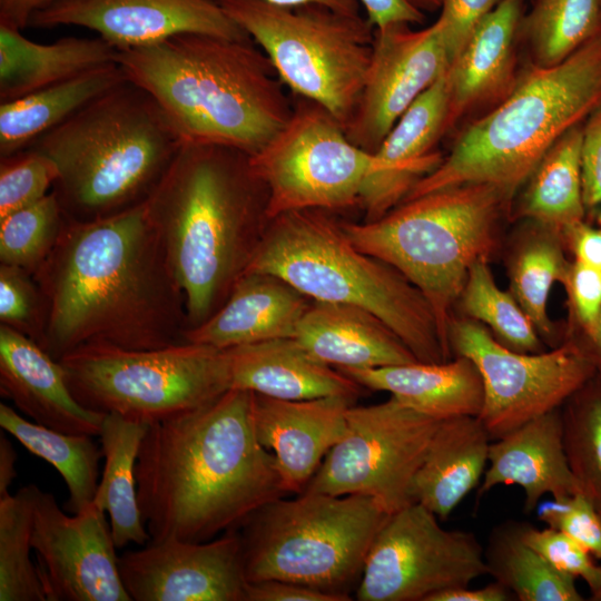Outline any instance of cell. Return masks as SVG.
I'll return each mask as SVG.
<instances>
[{
  "label": "cell",
  "instance_id": "1",
  "mask_svg": "<svg viewBox=\"0 0 601 601\" xmlns=\"http://www.w3.org/2000/svg\"><path fill=\"white\" fill-rule=\"evenodd\" d=\"M32 276L46 308L42 348L57 361L88 344L151 349L186 342L185 297L146 201L96 219L66 216Z\"/></svg>",
  "mask_w": 601,
  "mask_h": 601
},
{
  "label": "cell",
  "instance_id": "2",
  "mask_svg": "<svg viewBox=\"0 0 601 601\" xmlns=\"http://www.w3.org/2000/svg\"><path fill=\"white\" fill-rule=\"evenodd\" d=\"M250 408L252 392L229 388L148 425L136 481L152 541H209L287 493L274 454L255 434Z\"/></svg>",
  "mask_w": 601,
  "mask_h": 601
},
{
  "label": "cell",
  "instance_id": "3",
  "mask_svg": "<svg viewBox=\"0 0 601 601\" xmlns=\"http://www.w3.org/2000/svg\"><path fill=\"white\" fill-rule=\"evenodd\" d=\"M267 199L249 155L194 142L183 144L147 198L185 297L187 329L209 318L245 274L269 220Z\"/></svg>",
  "mask_w": 601,
  "mask_h": 601
},
{
  "label": "cell",
  "instance_id": "4",
  "mask_svg": "<svg viewBox=\"0 0 601 601\" xmlns=\"http://www.w3.org/2000/svg\"><path fill=\"white\" fill-rule=\"evenodd\" d=\"M117 62L157 100L184 142L253 156L293 114L275 68L252 39L183 33L118 51Z\"/></svg>",
  "mask_w": 601,
  "mask_h": 601
},
{
  "label": "cell",
  "instance_id": "5",
  "mask_svg": "<svg viewBox=\"0 0 601 601\" xmlns=\"http://www.w3.org/2000/svg\"><path fill=\"white\" fill-rule=\"evenodd\" d=\"M183 144L157 100L126 79L29 148L57 165L52 191L66 216L89 220L146 201Z\"/></svg>",
  "mask_w": 601,
  "mask_h": 601
},
{
  "label": "cell",
  "instance_id": "6",
  "mask_svg": "<svg viewBox=\"0 0 601 601\" xmlns=\"http://www.w3.org/2000/svg\"><path fill=\"white\" fill-rule=\"evenodd\" d=\"M600 105L599 31L563 61L531 69L403 201L465 184L492 185L510 199L555 141Z\"/></svg>",
  "mask_w": 601,
  "mask_h": 601
},
{
  "label": "cell",
  "instance_id": "7",
  "mask_svg": "<svg viewBox=\"0 0 601 601\" xmlns=\"http://www.w3.org/2000/svg\"><path fill=\"white\" fill-rule=\"evenodd\" d=\"M267 273L312 300L356 305L382 319L418 362L447 357L433 311L397 269L359 250L328 210L270 218L245 273Z\"/></svg>",
  "mask_w": 601,
  "mask_h": 601
},
{
  "label": "cell",
  "instance_id": "8",
  "mask_svg": "<svg viewBox=\"0 0 601 601\" xmlns=\"http://www.w3.org/2000/svg\"><path fill=\"white\" fill-rule=\"evenodd\" d=\"M508 200L492 185L465 184L403 201L372 221H341L359 250L397 269L423 294L449 358L451 309L472 265L494 250Z\"/></svg>",
  "mask_w": 601,
  "mask_h": 601
},
{
  "label": "cell",
  "instance_id": "9",
  "mask_svg": "<svg viewBox=\"0 0 601 601\" xmlns=\"http://www.w3.org/2000/svg\"><path fill=\"white\" fill-rule=\"evenodd\" d=\"M390 515L363 495L302 492L276 499L238 528L247 581H289L349 601Z\"/></svg>",
  "mask_w": 601,
  "mask_h": 601
},
{
  "label": "cell",
  "instance_id": "10",
  "mask_svg": "<svg viewBox=\"0 0 601 601\" xmlns=\"http://www.w3.org/2000/svg\"><path fill=\"white\" fill-rule=\"evenodd\" d=\"M215 1L259 46L294 96L322 105L345 128L371 63L375 28L367 18L323 6Z\"/></svg>",
  "mask_w": 601,
  "mask_h": 601
},
{
  "label": "cell",
  "instance_id": "11",
  "mask_svg": "<svg viewBox=\"0 0 601 601\" xmlns=\"http://www.w3.org/2000/svg\"><path fill=\"white\" fill-rule=\"evenodd\" d=\"M59 362L83 406L148 425L229 390L225 349L190 342L151 349L88 344Z\"/></svg>",
  "mask_w": 601,
  "mask_h": 601
},
{
  "label": "cell",
  "instance_id": "12",
  "mask_svg": "<svg viewBox=\"0 0 601 601\" xmlns=\"http://www.w3.org/2000/svg\"><path fill=\"white\" fill-rule=\"evenodd\" d=\"M249 162L267 189L270 219L293 210L359 205L373 154L355 146L322 105L294 96L289 120Z\"/></svg>",
  "mask_w": 601,
  "mask_h": 601
},
{
  "label": "cell",
  "instance_id": "13",
  "mask_svg": "<svg viewBox=\"0 0 601 601\" xmlns=\"http://www.w3.org/2000/svg\"><path fill=\"white\" fill-rule=\"evenodd\" d=\"M441 420L395 397L351 406L345 431L304 492L363 495L388 513L413 503L412 482Z\"/></svg>",
  "mask_w": 601,
  "mask_h": 601
},
{
  "label": "cell",
  "instance_id": "14",
  "mask_svg": "<svg viewBox=\"0 0 601 601\" xmlns=\"http://www.w3.org/2000/svg\"><path fill=\"white\" fill-rule=\"evenodd\" d=\"M449 344L451 354L470 358L481 374L484 402L477 417L492 440L561 407L597 374L589 353L575 339L546 353H521L476 322L452 318Z\"/></svg>",
  "mask_w": 601,
  "mask_h": 601
},
{
  "label": "cell",
  "instance_id": "15",
  "mask_svg": "<svg viewBox=\"0 0 601 601\" xmlns=\"http://www.w3.org/2000/svg\"><path fill=\"white\" fill-rule=\"evenodd\" d=\"M487 574L484 546L473 532L446 530L413 502L392 513L367 553L355 590L359 601H428Z\"/></svg>",
  "mask_w": 601,
  "mask_h": 601
},
{
  "label": "cell",
  "instance_id": "16",
  "mask_svg": "<svg viewBox=\"0 0 601 601\" xmlns=\"http://www.w3.org/2000/svg\"><path fill=\"white\" fill-rule=\"evenodd\" d=\"M31 545L47 601H132L110 523L93 502L69 516L36 485Z\"/></svg>",
  "mask_w": 601,
  "mask_h": 601
},
{
  "label": "cell",
  "instance_id": "17",
  "mask_svg": "<svg viewBox=\"0 0 601 601\" xmlns=\"http://www.w3.org/2000/svg\"><path fill=\"white\" fill-rule=\"evenodd\" d=\"M450 65L437 20L417 31L408 24L375 29L364 86L344 128L347 138L375 152L398 118Z\"/></svg>",
  "mask_w": 601,
  "mask_h": 601
},
{
  "label": "cell",
  "instance_id": "18",
  "mask_svg": "<svg viewBox=\"0 0 601 601\" xmlns=\"http://www.w3.org/2000/svg\"><path fill=\"white\" fill-rule=\"evenodd\" d=\"M118 564L134 601H246L238 529L206 542L150 540L122 553Z\"/></svg>",
  "mask_w": 601,
  "mask_h": 601
},
{
  "label": "cell",
  "instance_id": "19",
  "mask_svg": "<svg viewBox=\"0 0 601 601\" xmlns=\"http://www.w3.org/2000/svg\"><path fill=\"white\" fill-rule=\"evenodd\" d=\"M75 26L95 31L118 51L183 33L250 39L215 0H55L29 27Z\"/></svg>",
  "mask_w": 601,
  "mask_h": 601
},
{
  "label": "cell",
  "instance_id": "20",
  "mask_svg": "<svg viewBox=\"0 0 601 601\" xmlns=\"http://www.w3.org/2000/svg\"><path fill=\"white\" fill-rule=\"evenodd\" d=\"M450 102L447 69L412 102L373 152L359 196L363 221L378 219L395 208L442 162L434 145L449 125Z\"/></svg>",
  "mask_w": 601,
  "mask_h": 601
},
{
  "label": "cell",
  "instance_id": "21",
  "mask_svg": "<svg viewBox=\"0 0 601 601\" xmlns=\"http://www.w3.org/2000/svg\"><path fill=\"white\" fill-rule=\"evenodd\" d=\"M353 400L339 396L288 401L252 393L259 443L272 450L287 493H302L342 437Z\"/></svg>",
  "mask_w": 601,
  "mask_h": 601
},
{
  "label": "cell",
  "instance_id": "22",
  "mask_svg": "<svg viewBox=\"0 0 601 601\" xmlns=\"http://www.w3.org/2000/svg\"><path fill=\"white\" fill-rule=\"evenodd\" d=\"M0 392L38 424L68 434L100 433L106 413L75 397L61 363L30 337L2 324Z\"/></svg>",
  "mask_w": 601,
  "mask_h": 601
},
{
  "label": "cell",
  "instance_id": "23",
  "mask_svg": "<svg viewBox=\"0 0 601 601\" xmlns=\"http://www.w3.org/2000/svg\"><path fill=\"white\" fill-rule=\"evenodd\" d=\"M497 485H519L524 494L525 513L535 511L546 494L561 497L582 493L565 454L561 407L490 444L477 501Z\"/></svg>",
  "mask_w": 601,
  "mask_h": 601
},
{
  "label": "cell",
  "instance_id": "24",
  "mask_svg": "<svg viewBox=\"0 0 601 601\" xmlns=\"http://www.w3.org/2000/svg\"><path fill=\"white\" fill-rule=\"evenodd\" d=\"M312 299L276 275L245 273L225 303L185 332V341L227 349L294 337Z\"/></svg>",
  "mask_w": 601,
  "mask_h": 601
},
{
  "label": "cell",
  "instance_id": "25",
  "mask_svg": "<svg viewBox=\"0 0 601 601\" xmlns=\"http://www.w3.org/2000/svg\"><path fill=\"white\" fill-rule=\"evenodd\" d=\"M229 388L288 401L339 396L355 400L353 378L311 355L294 337L225 349Z\"/></svg>",
  "mask_w": 601,
  "mask_h": 601
},
{
  "label": "cell",
  "instance_id": "26",
  "mask_svg": "<svg viewBox=\"0 0 601 601\" xmlns=\"http://www.w3.org/2000/svg\"><path fill=\"white\" fill-rule=\"evenodd\" d=\"M294 338L315 358L337 370L418 362L382 319L351 304L312 300Z\"/></svg>",
  "mask_w": 601,
  "mask_h": 601
},
{
  "label": "cell",
  "instance_id": "27",
  "mask_svg": "<svg viewBox=\"0 0 601 601\" xmlns=\"http://www.w3.org/2000/svg\"><path fill=\"white\" fill-rule=\"evenodd\" d=\"M338 371L363 387L387 392L404 405L437 420L479 416L483 407L481 374L465 356L442 363Z\"/></svg>",
  "mask_w": 601,
  "mask_h": 601
},
{
  "label": "cell",
  "instance_id": "28",
  "mask_svg": "<svg viewBox=\"0 0 601 601\" xmlns=\"http://www.w3.org/2000/svg\"><path fill=\"white\" fill-rule=\"evenodd\" d=\"M491 440L477 416L441 420L413 479L412 501L446 520L480 485Z\"/></svg>",
  "mask_w": 601,
  "mask_h": 601
},
{
  "label": "cell",
  "instance_id": "29",
  "mask_svg": "<svg viewBox=\"0 0 601 601\" xmlns=\"http://www.w3.org/2000/svg\"><path fill=\"white\" fill-rule=\"evenodd\" d=\"M118 50L97 36L35 42L21 30L0 24V102L117 62Z\"/></svg>",
  "mask_w": 601,
  "mask_h": 601
},
{
  "label": "cell",
  "instance_id": "30",
  "mask_svg": "<svg viewBox=\"0 0 601 601\" xmlns=\"http://www.w3.org/2000/svg\"><path fill=\"white\" fill-rule=\"evenodd\" d=\"M118 62L0 105V157L29 148L91 100L126 80Z\"/></svg>",
  "mask_w": 601,
  "mask_h": 601
},
{
  "label": "cell",
  "instance_id": "31",
  "mask_svg": "<svg viewBox=\"0 0 601 601\" xmlns=\"http://www.w3.org/2000/svg\"><path fill=\"white\" fill-rule=\"evenodd\" d=\"M522 17V0H501L476 26L449 68V125L506 80Z\"/></svg>",
  "mask_w": 601,
  "mask_h": 601
},
{
  "label": "cell",
  "instance_id": "32",
  "mask_svg": "<svg viewBox=\"0 0 601 601\" xmlns=\"http://www.w3.org/2000/svg\"><path fill=\"white\" fill-rule=\"evenodd\" d=\"M148 424L116 413L105 415L99 433L105 466L93 503L110 521L117 549L147 544L151 538L138 504L136 463Z\"/></svg>",
  "mask_w": 601,
  "mask_h": 601
},
{
  "label": "cell",
  "instance_id": "33",
  "mask_svg": "<svg viewBox=\"0 0 601 601\" xmlns=\"http://www.w3.org/2000/svg\"><path fill=\"white\" fill-rule=\"evenodd\" d=\"M583 130L561 136L541 159L523 196L520 214L559 236L581 223L584 200L581 176Z\"/></svg>",
  "mask_w": 601,
  "mask_h": 601
},
{
  "label": "cell",
  "instance_id": "34",
  "mask_svg": "<svg viewBox=\"0 0 601 601\" xmlns=\"http://www.w3.org/2000/svg\"><path fill=\"white\" fill-rule=\"evenodd\" d=\"M0 426L60 473L69 492L66 509L70 513L77 514L92 503L99 484V461L104 457L92 436L62 433L30 422L4 403L0 404Z\"/></svg>",
  "mask_w": 601,
  "mask_h": 601
},
{
  "label": "cell",
  "instance_id": "35",
  "mask_svg": "<svg viewBox=\"0 0 601 601\" xmlns=\"http://www.w3.org/2000/svg\"><path fill=\"white\" fill-rule=\"evenodd\" d=\"M487 574L519 601H582L575 578L552 566L521 535V521L495 525L484 546Z\"/></svg>",
  "mask_w": 601,
  "mask_h": 601
},
{
  "label": "cell",
  "instance_id": "36",
  "mask_svg": "<svg viewBox=\"0 0 601 601\" xmlns=\"http://www.w3.org/2000/svg\"><path fill=\"white\" fill-rule=\"evenodd\" d=\"M601 29L600 0H535L522 17V31L540 66H553L572 55Z\"/></svg>",
  "mask_w": 601,
  "mask_h": 601
},
{
  "label": "cell",
  "instance_id": "37",
  "mask_svg": "<svg viewBox=\"0 0 601 601\" xmlns=\"http://www.w3.org/2000/svg\"><path fill=\"white\" fill-rule=\"evenodd\" d=\"M35 486L0 497V601H47L30 558Z\"/></svg>",
  "mask_w": 601,
  "mask_h": 601
},
{
  "label": "cell",
  "instance_id": "38",
  "mask_svg": "<svg viewBox=\"0 0 601 601\" xmlns=\"http://www.w3.org/2000/svg\"><path fill=\"white\" fill-rule=\"evenodd\" d=\"M561 412L570 469L601 514V375L570 396Z\"/></svg>",
  "mask_w": 601,
  "mask_h": 601
},
{
  "label": "cell",
  "instance_id": "39",
  "mask_svg": "<svg viewBox=\"0 0 601 601\" xmlns=\"http://www.w3.org/2000/svg\"><path fill=\"white\" fill-rule=\"evenodd\" d=\"M519 248L511 266L512 295L546 339L553 335L546 314L550 290L564 283L570 264L565 260L559 235L542 227Z\"/></svg>",
  "mask_w": 601,
  "mask_h": 601
},
{
  "label": "cell",
  "instance_id": "40",
  "mask_svg": "<svg viewBox=\"0 0 601 601\" xmlns=\"http://www.w3.org/2000/svg\"><path fill=\"white\" fill-rule=\"evenodd\" d=\"M477 259L471 267L460 298L464 312L492 328L506 347L521 353H541L538 332L513 295L500 289L487 265Z\"/></svg>",
  "mask_w": 601,
  "mask_h": 601
},
{
  "label": "cell",
  "instance_id": "41",
  "mask_svg": "<svg viewBox=\"0 0 601 601\" xmlns=\"http://www.w3.org/2000/svg\"><path fill=\"white\" fill-rule=\"evenodd\" d=\"M66 214L51 190L39 201L0 218V262L33 275L52 252Z\"/></svg>",
  "mask_w": 601,
  "mask_h": 601
},
{
  "label": "cell",
  "instance_id": "42",
  "mask_svg": "<svg viewBox=\"0 0 601 601\" xmlns=\"http://www.w3.org/2000/svg\"><path fill=\"white\" fill-rule=\"evenodd\" d=\"M0 158V218L39 201L58 180L55 161L33 148Z\"/></svg>",
  "mask_w": 601,
  "mask_h": 601
},
{
  "label": "cell",
  "instance_id": "43",
  "mask_svg": "<svg viewBox=\"0 0 601 601\" xmlns=\"http://www.w3.org/2000/svg\"><path fill=\"white\" fill-rule=\"evenodd\" d=\"M27 270L0 265V321L33 339H45L46 308L41 292Z\"/></svg>",
  "mask_w": 601,
  "mask_h": 601
},
{
  "label": "cell",
  "instance_id": "44",
  "mask_svg": "<svg viewBox=\"0 0 601 601\" xmlns=\"http://www.w3.org/2000/svg\"><path fill=\"white\" fill-rule=\"evenodd\" d=\"M521 535L556 570L582 579L591 594L601 588V565L593 561V555L583 545L565 533L550 526L538 529L521 522Z\"/></svg>",
  "mask_w": 601,
  "mask_h": 601
},
{
  "label": "cell",
  "instance_id": "45",
  "mask_svg": "<svg viewBox=\"0 0 601 601\" xmlns=\"http://www.w3.org/2000/svg\"><path fill=\"white\" fill-rule=\"evenodd\" d=\"M538 519L559 530L601 560V514L583 493H575L540 504Z\"/></svg>",
  "mask_w": 601,
  "mask_h": 601
},
{
  "label": "cell",
  "instance_id": "46",
  "mask_svg": "<svg viewBox=\"0 0 601 601\" xmlns=\"http://www.w3.org/2000/svg\"><path fill=\"white\" fill-rule=\"evenodd\" d=\"M501 0H443L437 19L452 63L480 21ZM451 66V65H450Z\"/></svg>",
  "mask_w": 601,
  "mask_h": 601
},
{
  "label": "cell",
  "instance_id": "47",
  "mask_svg": "<svg viewBox=\"0 0 601 601\" xmlns=\"http://www.w3.org/2000/svg\"><path fill=\"white\" fill-rule=\"evenodd\" d=\"M563 284L588 341L595 331L601 313V270L575 260L570 265Z\"/></svg>",
  "mask_w": 601,
  "mask_h": 601
},
{
  "label": "cell",
  "instance_id": "48",
  "mask_svg": "<svg viewBox=\"0 0 601 601\" xmlns=\"http://www.w3.org/2000/svg\"><path fill=\"white\" fill-rule=\"evenodd\" d=\"M581 176L584 205L601 203V109L583 131L581 148Z\"/></svg>",
  "mask_w": 601,
  "mask_h": 601
},
{
  "label": "cell",
  "instance_id": "49",
  "mask_svg": "<svg viewBox=\"0 0 601 601\" xmlns=\"http://www.w3.org/2000/svg\"><path fill=\"white\" fill-rule=\"evenodd\" d=\"M246 601H344L341 597L295 582L262 580L248 582Z\"/></svg>",
  "mask_w": 601,
  "mask_h": 601
},
{
  "label": "cell",
  "instance_id": "50",
  "mask_svg": "<svg viewBox=\"0 0 601 601\" xmlns=\"http://www.w3.org/2000/svg\"><path fill=\"white\" fill-rule=\"evenodd\" d=\"M367 20L375 29H385L394 24L421 23L424 13L405 0H359Z\"/></svg>",
  "mask_w": 601,
  "mask_h": 601
},
{
  "label": "cell",
  "instance_id": "51",
  "mask_svg": "<svg viewBox=\"0 0 601 601\" xmlns=\"http://www.w3.org/2000/svg\"><path fill=\"white\" fill-rule=\"evenodd\" d=\"M575 255V260L601 270V229L577 224L564 235Z\"/></svg>",
  "mask_w": 601,
  "mask_h": 601
},
{
  "label": "cell",
  "instance_id": "52",
  "mask_svg": "<svg viewBox=\"0 0 601 601\" xmlns=\"http://www.w3.org/2000/svg\"><path fill=\"white\" fill-rule=\"evenodd\" d=\"M513 593L497 581H493L482 588L470 585L457 589L441 591L432 595L428 601H511Z\"/></svg>",
  "mask_w": 601,
  "mask_h": 601
},
{
  "label": "cell",
  "instance_id": "53",
  "mask_svg": "<svg viewBox=\"0 0 601 601\" xmlns=\"http://www.w3.org/2000/svg\"><path fill=\"white\" fill-rule=\"evenodd\" d=\"M55 0H0V24L23 30L29 27L35 13L50 6Z\"/></svg>",
  "mask_w": 601,
  "mask_h": 601
},
{
  "label": "cell",
  "instance_id": "54",
  "mask_svg": "<svg viewBox=\"0 0 601 601\" xmlns=\"http://www.w3.org/2000/svg\"><path fill=\"white\" fill-rule=\"evenodd\" d=\"M272 4L285 8H296L303 6H323L334 11L346 14H359V0H265Z\"/></svg>",
  "mask_w": 601,
  "mask_h": 601
},
{
  "label": "cell",
  "instance_id": "55",
  "mask_svg": "<svg viewBox=\"0 0 601 601\" xmlns=\"http://www.w3.org/2000/svg\"><path fill=\"white\" fill-rule=\"evenodd\" d=\"M17 454L7 436L0 435V497L9 494L8 489L16 477Z\"/></svg>",
  "mask_w": 601,
  "mask_h": 601
},
{
  "label": "cell",
  "instance_id": "56",
  "mask_svg": "<svg viewBox=\"0 0 601 601\" xmlns=\"http://www.w3.org/2000/svg\"><path fill=\"white\" fill-rule=\"evenodd\" d=\"M581 344L592 358L597 367V374L601 375V313L593 335L585 343Z\"/></svg>",
  "mask_w": 601,
  "mask_h": 601
},
{
  "label": "cell",
  "instance_id": "57",
  "mask_svg": "<svg viewBox=\"0 0 601 601\" xmlns=\"http://www.w3.org/2000/svg\"><path fill=\"white\" fill-rule=\"evenodd\" d=\"M412 7L416 8L420 11L424 10H434L441 8L443 0H405Z\"/></svg>",
  "mask_w": 601,
  "mask_h": 601
},
{
  "label": "cell",
  "instance_id": "58",
  "mask_svg": "<svg viewBox=\"0 0 601 601\" xmlns=\"http://www.w3.org/2000/svg\"><path fill=\"white\" fill-rule=\"evenodd\" d=\"M591 601H601V588L590 597Z\"/></svg>",
  "mask_w": 601,
  "mask_h": 601
},
{
  "label": "cell",
  "instance_id": "59",
  "mask_svg": "<svg viewBox=\"0 0 601 601\" xmlns=\"http://www.w3.org/2000/svg\"><path fill=\"white\" fill-rule=\"evenodd\" d=\"M600 2H601V0H600Z\"/></svg>",
  "mask_w": 601,
  "mask_h": 601
}]
</instances>
